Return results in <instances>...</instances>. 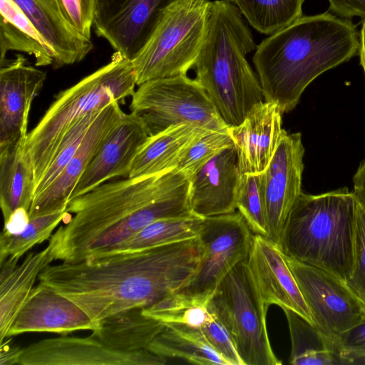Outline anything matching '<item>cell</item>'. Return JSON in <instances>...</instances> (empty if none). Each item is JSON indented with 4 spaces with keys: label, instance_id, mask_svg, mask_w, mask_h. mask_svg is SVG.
Returning a JSON list of instances; mask_svg holds the SVG:
<instances>
[{
    "label": "cell",
    "instance_id": "obj_40",
    "mask_svg": "<svg viewBox=\"0 0 365 365\" xmlns=\"http://www.w3.org/2000/svg\"><path fill=\"white\" fill-rule=\"evenodd\" d=\"M329 10L336 16L350 19L357 16L365 22V0H328Z\"/></svg>",
    "mask_w": 365,
    "mask_h": 365
},
{
    "label": "cell",
    "instance_id": "obj_27",
    "mask_svg": "<svg viewBox=\"0 0 365 365\" xmlns=\"http://www.w3.org/2000/svg\"><path fill=\"white\" fill-rule=\"evenodd\" d=\"M148 351L168 359H183L199 365H229L210 345L200 328L164 323Z\"/></svg>",
    "mask_w": 365,
    "mask_h": 365
},
{
    "label": "cell",
    "instance_id": "obj_21",
    "mask_svg": "<svg viewBox=\"0 0 365 365\" xmlns=\"http://www.w3.org/2000/svg\"><path fill=\"white\" fill-rule=\"evenodd\" d=\"M282 113L272 102L256 104L243 121L228 126L240 174L262 173L269 165L283 132Z\"/></svg>",
    "mask_w": 365,
    "mask_h": 365
},
{
    "label": "cell",
    "instance_id": "obj_31",
    "mask_svg": "<svg viewBox=\"0 0 365 365\" xmlns=\"http://www.w3.org/2000/svg\"><path fill=\"white\" fill-rule=\"evenodd\" d=\"M256 31L272 35L302 16L304 0H231Z\"/></svg>",
    "mask_w": 365,
    "mask_h": 365
},
{
    "label": "cell",
    "instance_id": "obj_15",
    "mask_svg": "<svg viewBox=\"0 0 365 365\" xmlns=\"http://www.w3.org/2000/svg\"><path fill=\"white\" fill-rule=\"evenodd\" d=\"M125 114L118 102L111 103L100 111L78 150L62 172L48 187L34 196L29 211L30 219L67 208L80 178Z\"/></svg>",
    "mask_w": 365,
    "mask_h": 365
},
{
    "label": "cell",
    "instance_id": "obj_44",
    "mask_svg": "<svg viewBox=\"0 0 365 365\" xmlns=\"http://www.w3.org/2000/svg\"><path fill=\"white\" fill-rule=\"evenodd\" d=\"M359 55L360 56L361 65L365 74V22L363 23L360 31V46Z\"/></svg>",
    "mask_w": 365,
    "mask_h": 365
},
{
    "label": "cell",
    "instance_id": "obj_3",
    "mask_svg": "<svg viewBox=\"0 0 365 365\" xmlns=\"http://www.w3.org/2000/svg\"><path fill=\"white\" fill-rule=\"evenodd\" d=\"M359 46L350 19L330 12L302 16L257 46L252 61L264 101L289 113L315 78L358 55Z\"/></svg>",
    "mask_w": 365,
    "mask_h": 365
},
{
    "label": "cell",
    "instance_id": "obj_20",
    "mask_svg": "<svg viewBox=\"0 0 365 365\" xmlns=\"http://www.w3.org/2000/svg\"><path fill=\"white\" fill-rule=\"evenodd\" d=\"M240 176L235 147L217 153L190 178L191 213L205 218L236 212Z\"/></svg>",
    "mask_w": 365,
    "mask_h": 365
},
{
    "label": "cell",
    "instance_id": "obj_19",
    "mask_svg": "<svg viewBox=\"0 0 365 365\" xmlns=\"http://www.w3.org/2000/svg\"><path fill=\"white\" fill-rule=\"evenodd\" d=\"M149 136L138 116L133 112L125 113L91 160L70 200L90 192L113 178H128L136 154Z\"/></svg>",
    "mask_w": 365,
    "mask_h": 365
},
{
    "label": "cell",
    "instance_id": "obj_37",
    "mask_svg": "<svg viewBox=\"0 0 365 365\" xmlns=\"http://www.w3.org/2000/svg\"><path fill=\"white\" fill-rule=\"evenodd\" d=\"M63 16L81 35L91 39L96 0H56Z\"/></svg>",
    "mask_w": 365,
    "mask_h": 365
},
{
    "label": "cell",
    "instance_id": "obj_41",
    "mask_svg": "<svg viewBox=\"0 0 365 365\" xmlns=\"http://www.w3.org/2000/svg\"><path fill=\"white\" fill-rule=\"evenodd\" d=\"M30 221L29 211L25 209H19L4 221L2 233L9 235H17L22 233Z\"/></svg>",
    "mask_w": 365,
    "mask_h": 365
},
{
    "label": "cell",
    "instance_id": "obj_29",
    "mask_svg": "<svg viewBox=\"0 0 365 365\" xmlns=\"http://www.w3.org/2000/svg\"><path fill=\"white\" fill-rule=\"evenodd\" d=\"M202 220L195 215L158 220L108 255L138 251L197 237Z\"/></svg>",
    "mask_w": 365,
    "mask_h": 365
},
{
    "label": "cell",
    "instance_id": "obj_36",
    "mask_svg": "<svg viewBox=\"0 0 365 365\" xmlns=\"http://www.w3.org/2000/svg\"><path fill=\"white\" fill-rule=\"evenodd\" d=\"M356 204L354 257L346 284L365 307V211Z\"/></svg>",
    "mask_w": 365,
    "mask_h": 365
},
{
    "label": "cell",
    "instance_id": "obj_11",
    "mask_svg": "<svg viewBox=\"0 0 365 365\" xmlns=\"http://www.w3.org/2000/svg\"><path fill=\"white\" fill-rule=\"evenodd\" d=\"M253 233L239 212L202 218L197 237L203 254L189 282L179 291L215 293L223 278L249 257Z\"/></svg>",
    "mask_w": 365,
    "mask_h": 365
},
{
    "label": "cell",
    "instance_id": "obj_10",
    "mask_svg": "<svg viewBox=\"0 0 365 365\" xmlns=\"http://www.w3.org/2000/svg\"><path fill=\"white\" fill-rule=\"evenodd\" d=\"M284 258L313 324L322 334L335 343L341 334L365 321V307L346 282L321 268L286 255Z\"/></svg>",
    "mask_w": 365,
    "mask_h": 365
},
{
    "label": "cell",
    "instance_id": "obj_23",
    "mask_svg": "<svg viewBox=\"0 0 365 365\" xmlns=\"http://www.w3.org/2000/svg\"><path fill=\"white\" fill-rule=\"evenodd\" d=\"M19 257L0 262V343H3L41 272L53 262L49 247L32 251L19 263Z\"/></svg>",
    "mask_w": 365,
    "mask_h": 365
},
{
    "label": "cell",
    "instance_id": "obj_22",
    "mask_svg": "<svg viewBox=\"0 0 365 365\" xmlns=\"http://www.w3.org/2000/svg\"><path fill=\"white\" fill-rule=\"evenodd\" d=\"M37 29L54 57L56 68L81 61L93 49L91 39L66 20L56 0H14Z\"/></svg>",
    "mask_w": 365,
    "mask_h": 365
},
{
    "label": "cell",
    "instance_id": "obj_9",
    "mask_svg": "<svg viewBox=\"0 0 365 365\" xmlns=\"http://www.w3.org/2000/svg\"><path fill=\"white\" fill-rule=\"evenodd\" d=\"M138 86L130 110L150 135L182 123L208 130L227 127L205 89L187 74L153 79Z\"/></svg>",
    "mask_w": 365,
    "mask_h": 365
},
{
    "label": "cell",
    "instance_id": "obj_16",
    "mask_svg": "<svg viewBox=\"0 0 365 365\" xmlns=\"http://www.w3.org/2000/svg\"><path fill=\"white\" fill-rule=\"evenodd\" d=\"M0 148L28 134L32 101L41 90L46 73L26 64L21 55L0 63Z\"/></svg>",
    "mask_w": 365,
    "mask_h": 365
},
{
    "label": "cell",
    "instance_id": "obj_32",
    "mask_svg": "<svg viewBox=\"0 0 365 365\" xmlns=\"http://www.w3.org/2000/svg\"><path fill=\"white\" fill-rule=\"evenodd\" d=\"M63 208L30 219L25 230L17 235L1 232L0 237V262L11 256L21 258L35 245L49 240L57 225L67 223L71 214Z\"/></svg>",
    "mask_w": 365,
    "mask_h": 365
},
{
    "label": "cell",
    "instance_id": "obj_35",
    "mask_svg": "<svg viewBox=\"0 0 365 365\" xmlns=\"http://www.w3.org/2000/svg\"><path fill=\"white\" fill-rule=\"evenodd\" d=\"M234 146L228 126L219 130H208L186 151L176 169L189 179L217 153Z\"/></svg>",
    "mask_w": 365,
    "mask_h": 365
},
{
    "label": "cell",
    "instance_id": "obj_4",
    "mask_svg": "<svg viewBox=\"0 0 365 365\" xmlns=\"http://www.w3.org/2000/svg\"><path fill=\"white\" fill-rule=\"evenodd\" d=\"M251 30L231 0L210 2L205 38L193 67L227 126L240 124L264 96L257 75L246 59L256 49Z\"/></svg>",
    "mask_w": 365,
    "mask_h": 365
},
{
    "label": "cell",
    "instance_id": "obj_25",
    "mask_svg": "<svg viewBox=\"0 0 365 365\" xmlns=\"http://www.w3.org/2000/svg\"><path fill=\"white\" fill-rule=\"evenodd\" d=\"M27 135L0 148V205L4 221L16 210L29 211L34 200V173L25 152Z\"/></svg>",
    "mask_w": 365,
    "mask_h": 365
},
{
    "label": "cell",
    "instance_id": "obj_38",
    "mask_svg": "<svg viewBox=\"0 0 365 365\" xmlns=\"http://www.w3.org/2000/svg\"><path fill=\"white\" fill-rule=\"evenodd\" d=\"M210 311V317L200 328L205 338L229 365H243L230 334L215 313Z\"/></svg>",
    "mask_w": 365,
    "mask_h": 365
},
{
    "label": "cell",
    "instance_id": "obj_33",
    "mask_svg": "<svg viewBox=\"0 0 365 365\" xmlns=\"http://www.w3.org/2000/svg\"><path fill=\"white\" fill-rule=\"evenodd\" d=\"M101 110L88 113L70 125L60 142L46 173L36 185L34 196L48 187L62 172L78 150Z\"/></svg>",
    "mask_w": 365,
    "mask_h": 365
},
{
    "label": "cell",
    "instance_id": "obj_39",
    "mask_svg": "<svg viewBox=\"0 0 365 365\" xmlns=\"http://www.w3.org/2000/svg\"><path fill=\"white\" fill-rule=\"evenodd\" d=\"M350 364H365V321L341 334L335 341Z\"/></svg>",
    "mask_w": 365,
    "mask_h": 365
},
{
    "label": "cell",
    "instance_id": "obj_28",
    "mask_svg": "<svg viewBox=\"0 0 365 365\" xmlns=\"http://www.w3.org/2000/svg\"><path fill=\"white\" fill-rule=\"evenodd\" d=\"M291 338L292 365H349L337 345L297 313L283 309Z\"/></svg>",
    "mask_w": 365,
    "mask_h": 365
},
{
    "label": "cell",
    "instance_id": "obj_18",
    "mask_svg": "<svg viewBox=\"0 0 365 365\" xmlns=\"http://www.w3.org/2000/svg\"><path fill=\"white\" fill-rule=\"evenodd\" d=\"M99 323L73 302L39 282L21 308L8 336L29 332L66 334L78 330H96Z\"/></svg>",
    "mask_w": 365,
    "mask_h": 365
},
{
    "label": "cell",
    "instance_id": "obj_14",
    "mask_svg": "<svg viewBox=\"0 0 365 365\" xmlns=\"http://www.w3.org/2000/svg\"><path fill=\"white\" fill-rule=\"evenodd\" d=\"M168 359L148 351L113 349L91 334L60 336L34 343L23 349L22 365H164Z\"/></svg>",
    "mask_w": 365,
    "mask_h": 365
},
{
    "label": "cell",
    "instance_id": "obj_26",
    "mask_svg": "<svg viewBox=\"0 0 365 365\" xmlns=\"http://www.w3.org/2000/svg\"><path fill=\"white\" fill-rule=\"evenodd\" d=\"M0 1V63L16 51L33 56L36 66H53L51 51L21 8L14 0Z\"/></svg>",
    "mask_w": 365,
    "mask_h": 365
},
{
    "label": "cell",
    "instance_id": "obj_12",
    "mask_svg": "<svg viewBox=\"0 0 365 365\" xmlns=\"http://www.w3.org/2000/svg\"><path fill=\"white\" fill-rule=\"evenodd\" d=\"M304 147L300 133L284 129L267 168L261 173L267 237L278 246L290 212L302 193Z\"/></svg>",
    "mask_w": 365,
    "mask_h": 365
},
{
    "label": "cell",
    "instance_id": "obj_42",
    "mask_svg": "<svg viewBox=\"0 0 365 365\" xmlns=\"http://www.w3.org/2000/svg\"><path fill=\"white\" fill-rule=\"evenodd\" d=\"M356 201L365 211V159L361 162L353 177V190Z\"/></svg>",
    "mask_w": 365,
    "mask_h": 365
},
{
    "label": "cell",
    "instance_id": "obj_7",
    "mask_svg": "<svg viewBox=\"0 0 365 365\" xmlns=\"http://www.w3.org/2000/svg\"><path fill=\"white\" fill-rule=\"evenodd\" d=\"M209 0H177L163 13L146 43L132 59L136 85L187 74L200 53Z\"/></svg>",
    "mask_w": 365,
    "mask_h": 365
},
{
    "label": "cell",
    "instance_id": "obj_2",
    "mask_svg": "<svg viewBox=\"0 0 365 365\" xmlns=\"http://www.w3.org/2000/svg\"><path fill=\"white\" fill-rule=\"evenodd\" d=\"M186 178L177 169L103 183L69 200L74 215L48 240L53 261L76 263L110 254L145 227L163 218L191 215Z\"/></svg>",
    "mask_w": 365,
    "mask_h": 365
},
{
    "label": "cell",
    "instance_id": "obj_17",
    "mask_svg": "<svg viewBox=\"0 0 365 365\" xmlns=\"http://www.w3.org/2000/svg\"><path fill=\"white\" fill-rule=\"evenodd\" d=\"M247 264L267 307L277 305L291 310L313 324L297 282L277 245L264 236L253 235Z\"/></svg>",
    "mask_w": 365,
    "mask_h": 365
},
{
    "label": "cell",
    "instance_id": "obj_30",
    "mask_svg": "<svg viewBox=\"0 0 365 365\" xmlns=\"http://www.w3.org/2000/svg\"><path fill=\"white\" fill-rule=\"evenodd\" d=\"M214 294H188L178 291L142 308V312L163 323L201 328L210 317L209 307Z\"/></svg>",
    "mask_w": 365,
    "mask_h": 365
},
{
    "label": "cell",
    "instance_id": "obj_1",
    "mask_svg": "<svg viewBox=\"0 0 365 365\" xmlns=\"http://www.w3.org/2000/svg\"><path fill=\"white\" fill-rule=\"evenodd\" d=\"M203 254L198 237L76 263L49 264L39 282L83 309L96 322L145 308L185 286Z\"/></svg>",
    "mask_w": 365,
    "mask_h": 365
},
{
    "label": "cell",
    "instance_id": "obj_13",
    "mask_svg": "<svg viewBox=\"0 0 365 365\" xmlns=\"http://www.w3.org/2000/svg\"><path fill=\"white\" fill-rule=\"evenodd\" d=\"M177 0H96L93 28L115 51L132 60L165 11Z\"/></svg>",
    "mask_w": 365,
    "mask_h": 365
},
{
    "label": "cell",
    "instance_id": "obj_24",
    "mask_svg": "<svg viewBox=\"0 0 365 365\" xmlns=\"http://www.w3.org/2000/svg\"><path fill=\"white\" fill-rule=\"evenodd\" d=\"M207 130L182 123L150 135L136 154L128 178L150 176L175 169L187 149Z\"/></svg>",
    "mask_w": 365,
    "mask_h": 365
},
{
    "label": "cell",
    "instance_id": "obj_6",
    "mask_svg": "<svg viewBox=\"0 0 365 365\" xmlns=\"http://www.w3.org/2000/svg\"><path fill=\"white\" fill-rule=\"evenodd\" d=\"M135 86L132 61L115 51L107 64L61 91L26 139L25 152L33 167L36 185L70 125L111 103L124 104Z\"/></svg>",
    "mask_w": 365,
    "mask_h": 365
},
{
    "label": "cell",
    "instance_id": "obj_34",
    "mask_svg": "<svg viewBox=\"0 0 365 365\" xmlns=\"http://www.w3.org/2000/svg\"><path fill=\"white\" fill-rule=\"evenodd\" d=\"M236 207L254 235L267 237L266 215L261 174H240Z\"/></svg>",
    "mask_w": 365,
    "mask_h": 365
},
{
    "label": "cell",
    "instance_id": "obj_8",
    "mask_svg": "<svg viewBox=\"0 0 365 365\" xmlns=\"http://www.w3.org/2000/svg\"><path fill=\"white\" fill-rule=\"evenodd\" d=\"M230 334L243 365H279L269 339L263 302L247 259L237 264L221 281L210 302Z\"/></svg>",
    "mask_w": 365,
    "mask_h": 365
},
{
    "label": "cell",
    "instance_id": "obj_5",
    "mask_svg": "<svg viewBox=\"0 0 365 365\" xmlns=\"http://www.w3.org/2000/svg\"><path fill=\"white\" fill-rule=\"evenodd\" d=\"M356 201L347 187L319 195L302 192L278 247L299 262L349 278L354 257Z\"/></svg>",
    "mask_w": 365,
    "mask_h": 365
},
{
    "label": "cell",
    "instance_id": "obj_43",
    "mask_svg": "<svg viewBox=\"0 0 365 365\" xmlns=\"http://www.w3.org/2000/svg\"><path fill=\"white\" fill-rule=\"evenodd\" d=\"M23 349L18 346L8 345L7 342L4 343V341L1 343L0 364L12 365L19 364Z\"/></svg>",
    "mask_w": 365,
    "mask_h": 365
}]
</instances>
